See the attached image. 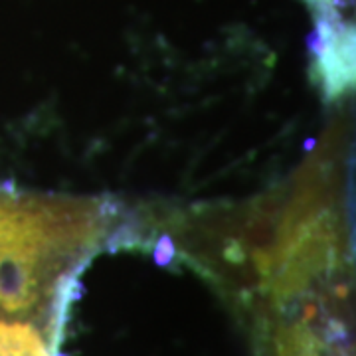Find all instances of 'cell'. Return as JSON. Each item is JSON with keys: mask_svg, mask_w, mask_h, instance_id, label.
<instances>
[{"mask_svg": "<svg viewBox=\"0 0 356 356\" xmlns=\"http://www.w3.org/2000/svg\"><path fill=\"white\" fill-rule=\"evenodd\" d=\"M0 356H50L46 341L28 323L0 321Z\"/></svg>", "mask_w": 356, "mask_h": 356, "instance_id": "6da1fadb", "label": "cell"}]
</instances>
